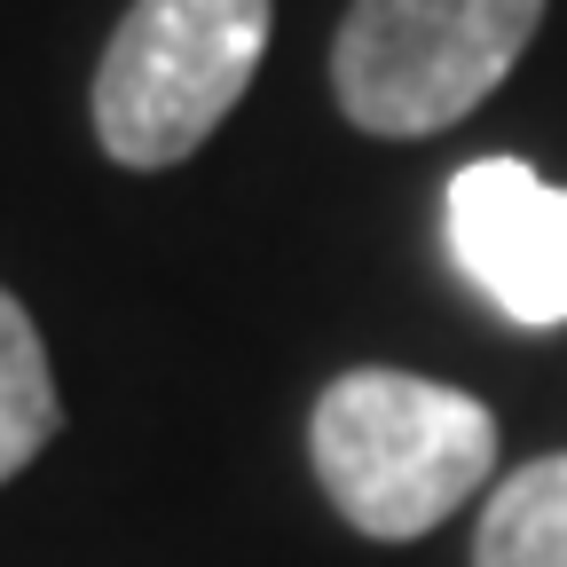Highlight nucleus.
<instances>
[{"label":"nucleus","mask_w":567,"mask_h":567,"mask_svg":"<svg viewBox=\"0 0 567 567\" xmlns=\"http://www.w3.org/2000/svg\"><path fill=\"white\" fill-rule=\"evenodd\" d=\"M496 410L417 371H339L316 394L308 457L347 528L379 544L434 536L496 473Z\"/></svg>","instance_id":"nucleus-1"},{"label":"nucleus","mask_w":567,"mask_h":567,"mask_svg":"<svg viewBox=\"0 0 567 567\" xmlns=\"http://www.w3.org/2000/svg\"><path fill=\"white\" fill-rule=\"evenodd\" d=\"M268 0H134L95 63V142L158 174L221 126L268 55Z\"/></svg>","instance_id":"nucleus-2"},{"label":"nucleus","mask_w":567,"mask_h":567,"mask_svg":"<svg viewBox=\"0 0 567 567\" xmlns=\"http://www.w3.org/2000/svg\"><path fill=\"white\" fill-rule=\"evenodd\" d=\"M536 24L544 0H354L331 40V95L363 134H442L513 80Z\"/></svg>","instance_id":"nucleus-3"},{"label":"nucleus","mask_w":567,"mask_h":567,"mask_svg":"<svg viewBox=\"0 0 567 567\" xmlns=\"http://www.w3.org/2000/svg\"><path fill=\"white\" fill-rule=\"evenodd\" d=\"M450 252L513 323H567V189L520 158H473L442 197Z\"/></svg>","instance_id":"nucleus-4"},{"label":"nucleus","mask_w":567,"mask_h":567,"mask_svg":"<svg viewBox=\"0 0 567 567\" xmlns=\"http://www.w3.org/2000/svg\"><path fill=\"white\" fill-rule=\"evenodd\" d=\"M473 567H567V450L496 481L481 505Z\"/></svg>","instance_id":"nucleus-5"},{"label":"nucleus","mask_w":567,"mask_h":567,"mask_svg":"<svg viewBox=\"0 0 567 567\" xmlns=\"http://www.w3.org/2000/svg\"><path fill=\"white\" fill-rule=\"evenodd\" d=\"M63 425V402H55V371H48V347H40V323L17 308V292L0 284V481H17L48 434Z\"/></svg>","instance_id":"nucleus-6"}]
</instances>
